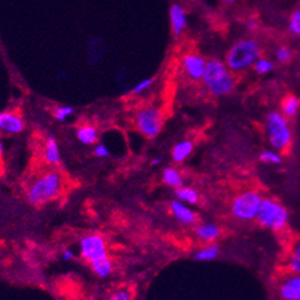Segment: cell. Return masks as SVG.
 Segmentation results:
<instances>
[{
  "label": "cell",
  "mask_w": 300,
  "mask_h": 300,
  "mask_svg": "<svg viewBox=\"0 0 300 300\" xmlns=\"http://www.w3.org/2000/svg\"><path fill=\"white\" fill-rule=\"evenodd\" d=\"M63 190V176L58 170H47L41 174L27 190V200L31 205L41 206L59 196Z\"/></svg>",
  "instance_id": "cell-1"
},
{
  "label": "cell",
  "mask_w": 300,
  "mask_h": 300,
  "mask_svg": "<svg viewBox=\"0 0 300 300\" xmlns=\"http://www.w3.org/2000/svg\"><path fill=\"white\" fill-rule=\"evenodd\" d=\"M203 82L209 89V92L215 96L230 94L235 86V80L228 70L227 65L217 59L207 62Z\"/></svg>",
  "instance_id": "cell-2"
},
{
  "label": "cell",
  "mask_w": 300,
  "mask_h": 300,
  "mask_svg": "<svg viewBox=\"0 0 300 300\" xmlns=\"http://www.w3.org/2000/svg\"><path fill=\"white\" fill-rule=\"evenodd\" d=\"M261 47L254 40L236 42L227 55V67L234 71L245 70L260 58Z\"/></svg>",
  "instance_id": "cell-3"
},
{
  "label": "cell",
  "mask_w": 300,
  "mask_h": 300,
  "mask_svg": "<svg viewBox=\"0 0 300 300\" xmlns=\"http://www.w3.org/2000/svg\"><path fill=\"white\" fill-rule=\"evenodd\" d=\"M266 133L271 146L277 151H282L290 145V128L281 113L272 112L268 114L266 120Z\"/></svg>",
  "instance_id": "cell-4"
},
{
  "label": "cell",
  "mask_w": 300,
  "mask_h": 300,
  "mask_svg": "<svg viewBox=\"0 0 300 300\" xmlns=\"http://www.w3.org/2000/svg\"><path fill=\"white\" fill-rule=\"evenodd\" d=\"M256 220L263 227L277 230L283 228L287 224L288 211L286 209V207L282 206L281 203L276 202L274 200L262 199Z\"/></svg>",
  "instance_id": "cell-5"
},
{
  "label": "cell",
  "mask_w": 300,
  "mask_h": 300,
  "mask_svg": "<svg viewBox=\"0 0 300 300\" xmlns=\"http://www.w3.org/2000/svg\"><path fill=\"white\" fill-rule=\"evenodd\" d=\"M136 127L147 139H155L163 127V116L160 109L154 107L142 108L136 114Z\"/></svg>",
  "instance_id": "cell-6"
},
{
  "label": "cell",
  "mask_w": 300,
  "mask_h": 300,
  "mask_svg": "<svg viewBox=\"0 0 300 300\" xmlns=\"http://www.w3.org/2000/svg\"><path fill=\"white\" fill-rule=\"evenodd\" d=\"M262 197L254 191H248L235 197L232 203V212L236 218L250 221L257 217Z\"/></svg>",
  "instance_id": "cell-7"
},
{
  "label": "cell",
  "mask_w": 300,
  "mask_h": 300,
  "mask_svg": "<svg viewBox=\"0 0 300 300\" xmlns=\"http://www.w3.org/2000/svg\"><path fill=\"white\" fill-rule=\"evenodd\" d=\"M80 255L89 265L109 256L107 251L106 240L101 234L97 233H91L82 236L80 240Z\"/></svg>",
  "instance_id": "cell-8"
},
{
  "label": "cell",
  "mask_w": 300,
  "mask_h": 300,
  "mask_svg": "<svg viewBox=\"0 0 300 300\" xmlns=\"http://www.w3.org/2000/svg\"><path fill=\"white\" fill-rule=\"evenodd\" d=\"M184 69L191 80L199 81L203 79L206 70V60L197 54H188L184 56Z\"/></svg>",
  "instance_id": "cell-9"
},
{
  "label": "cell",
  "mask_w": 300,
  "mask_h": 300,
  "mask_svg": "<svg viewBox=\"0 0 300 300\" xmlns=\"http://www.w3.org/2000/svg\"><path fill=\"white\" fill-rule=\"evenodd\" d=\"M25 129V123L17 113H0V130L7 134H20Z\"/></svg>",
  "instance_id": "cell-10"
},
{
  "label": "cell",
  "mask_w": 300,
  "mask_h": 300,
  "mask_svg": "<svg viewBox=\"0 0 300 300\" xmlns=\"http://www.w3.org/2000/svg\"><path fill=\"white\" fill-rule=\"evenodd\" d=\"M170 23H172V34L179 37L187 27V14L184 8L179 4H173L169 11Z\"/></svg>",
  "instance_id": "cell-11"
},
{
  "label": "cell",
  "mask_w": 300,
  "mask_h": 300,
  "mask_svg": "<svg viewBox=\"0 0 300 300\" xmlns=\"http://www.w3.org/2000/svg\"><path fill=\"white\" fill-rule=\"evenodd\" d=\"M170 209H172L174 217L183 224H194L196 222V215L191 208H189L187 205H184L180 201L175 200L170 203Z\"/></svg>",
  "instance_id": "cell-12"
},
{
  "label": "cell",
  "mask_w": 300,
  "mask_h": 300,
  "mask_svg": "<svg viewBox=\"0 0 300 300\" xmlns=\"http://www.w3.org/2000/svg\"><path fill=\"white\" fill-rule=\"evenodd\" d=\"M280 294L283 300H300V275L284 281L280 288Z\"/></svg>",
  "instance_id": "cell-13"
},
{
  "label": "cell",
  "mask_w": 300,
  "mask_h": 300,
  "mask_svg": "<svg viewBox=\"0 0 300 300\" xmlns=\"http://www.w3.org/2000/svg\"><path fill=\"white\" fill-rule=\"evenodd\" d=\"M44 158H46V162L50 166H58L60 160H62L60 158L59 145L53 135H49L47 137L46 146H44Z\"/></svg>",
  "instance_id": "cell-14"
},
{
  "label": "cell",
  "mask_w": 300,
  "mask_h": 300,
  "mask_svg": "<svg viewBox=\"0 0 300 300\" xmlns=\"http://www.w3.org/2000/svg\"><path fill=\"white\" fill-rule=\"evenodd\" d=\"M193 148H194V145L191 141L185 140V141H182V142L176 143L172 149L173 161L175 162V163H182V162H184L189 156L191 155Z\"/></svg>",
  "instance_id": "cell-15"
},
{
  "label": "cell",
  "mask_w": 300,
  "mask_h": 300,
  "mask_svg": "<svg viewBox=\"0 0 300 300\" xmlns=\"http://www.w3.org/2000/svg\"><path fill=\"white\" fill-rule=\"evenodd\" d=\"M76 137L82 145H94L98 139L97 130L92 125H82L77 129Z\"/></svg>",
  "instance_id": "cell-16"
},
{
  "label": "cell",
  "mask_w": 300,
  "mask_h": 300,
  "mask_svg": "<svg viewBox=\"0 0 300 300\" xmlns=\"http://www.w3.org/2000/svg\"><path fill=\"white\" fill-rule=\"evenodd\" d=\"M221 229L220 227H217L216 224L212 223H205L201 224L196 228V235L199 236L201 240H205V242H211L215 240L220 235Z\"/></svg>",
  "instance_id": "cell-17"
},
{
  "label": "cell",
  "mask_w": 300,
  "mask_h": 300,
  "mask_svg": "<svg viewBox=\"0 0 300 300\" xmlns=\"http://www.w3.org/2000/svg\"><path fill=\"white\" fill-rule=\"evenodd\" d=\"M89 266H91V269L94 271V274L101 278L108 277L113 271V263L109 256L104 257V259L97 261V262L91 263Z\"/></svg>",
  "instance_id": "cell-18"
},
{
  "label": "cell",
  "mask_w": 300,
  "mask_h": 300,
  "mask_svg": "<svg viewBox=\"0 0 300 300\" xmlns=\"http://www.w3.org/2000/svg\"><path fill=\"white\" fill-rule=\"evenodd\" d=\"M163 182L166 183L168 187L178 189L183 187V178L180 173L174 168H164L163 169Z\"/></svg>",
  "instance_id": "cell-19"
},
{
  "label": "cell",
  "mask_w": 300,
  "mask_h": 300,
  "mask_svg": "<svg viewBox=\"0 0 300 300\" xmlns=\"http://www.w3.org/2000/svg\"><path fill=\"white\" fill-rule=\"evenodd\" d=\"M175 195L179 201L191 203V205H194V203H196L197 201H199V194H197V191L193 188L180 187L178 189H175Z\"/></svg>",
  "instance_id": "cell-20"
},
{
  "label": "cell",
  "mask_w": 300,
  "mask_h": 300,
  "mask_svg": "<svg viewBox=\"0 0 300 300\" xmlns=\"http://www.w3.org/2000/svg\"><path fill=\"white\" fill-rule=\"evenodd\" d=\"M300 101L295 96H287L282 102V110H283L284 115L287 116H294L296 115L299 110Z\"/></svg>",
  "instance_id": "cell-21"
},
{
  "label": "cell",
  "mask_w": 300,
  "mask_h": 300,
  "mask_svg": "<svg viewBox=\"0 0 300 300\" xmlns=\"http://www.w3.org/2000/svg\"><path fill=\"white\" fill-rule=\"evenodd\" d=\"M220 254V248L217 245H208V247L201 249L194 255V259L196 261H212Z\"/></svg>",
  "instance_id": "cell-22"
},
{
  "label": "cell",
  "mask_w": 300,
  "mask_h": 300,
  "mask_svg": "<svg viewBox=\"0 0 300 300\" xmlns=\"http://www.w3.org/2000/svg\"><path fill=\"white\" fill-rule=\"evenodd\" d=\"M73 113H74V108L69 106H59L53 109L54 118L59 120V122H65V120L68 119V116H70Z\"/></svg>",
  "instance_id": "cell-23"
},
{
  "label": "cell",
  "mask_w": 300,
  "mask_h": 300,
  "mask_svg": "<svg viewBox=\"0 0 300 300\" xmlns=\"http://www.w3.org/2000/svg\"><path fill=\"white\" fill-rule=\"evenodd\" d=\"M260 160L267 164H280L282 162V157L276 151L266 149L260 155Z\"/></svg>",
  "instance_id": "cell-24"
},
{
  "label": "cell",
  "mask_w": 300,
  "mask_h": 300,
  "mask_svg": "<svg viewBox=\"0 0 300 300\" xmlns=\"http://www.w3.org/2000/svg\"><path fill=\"white\" fill-rule=\"evenodd\" d=\"M254 69L257 74H266L274 69V63L269 62L268 59L259 58L254 63Z\"/></svg>",
  "instance_id": "cell-25"
},
{
  "label": "cell",
  "mask_w": 300,
  "mask_h": 300,
  "mask_svg": "<svg viewBox=\"0 0 300 300\" xmlns=\"http://www.w3.org/2000/svg\"><path fill=\"white\" fill-rule=\"evenodd\" d=\"M290 268L294 274L300 275V240L294 248L292 257H290Z\"/></svg>",
  "instance_id": "cell-26"
},
{
  "label": "cell",
  "mask_w": 300,
  "mask_h": 300,
  "mask_svg": "<svg viewBox=\"0 0 300 300\" xmlns=\"http://www.w3.org/2000/svg\"><path fill=\"white\" fill-rule=\"evenodd\" d=\"M289 29L292 34L300 36V9L294 11V13L292 14V16H290Z\"/></svg>",
  "instance_id": "cell-27"
},
{
  "label": "cell",
  "mask_w": 300,
  "mask_h": 300,
  "mask_svg": "<svg viewBox=\"0 0 300 300\" xmlns=\"http://www.w3.org/2000/svg\"><path fill=\"white\" fill-rule=\"evenodd\" d=\"M154 82H155V77H149V79H146V80L141 81V82L137 83V85L135 86L133 89H131V94H133V95H139V94H141V92L146 91V89L148 88V87L151 86Z\"/></svg>",
  "instance_id": "cell-28"
},
{
  "label": "cell",
  "mask_w": 300,
  "mask_h": 300,
  "mask_svg": "<svg viewBox=\"0 0 300 300\" xmlns=\"http://www.w3.org/2000/svg\"><path fill=\"white\" fill-rule=\"evenodd\" d=\"M276 58H277L278 62L281 63H288L290 59H292V52H290L288 48L282 47L280 49H277L276 52Z\"/></svg>",
  "instance_id": "cell-29"
},
{
  "label": "cell",
  "mask_w": 300,
  "mask_h": 300,
  "mask_svg": "<svg viewBox=\"0 0 300 300\" xmlns=\"http://www.w3.org/2000/svg\"><path fill=\"white\" fill-rule=\"evenodd\" d=\"M95 156L96 157H100V158H106L109 156V149L107 148L106 145H102V143H98L97 146H96L95 148Z\"/></svg>",
  "instance_id": "cell-30"
},
{
  "label": "cell",
  "mask_w": 300,
  "mask_h": 300,
  "mask_svg": "<svg viewBox=\"0 0 300 300\" xmlns=\"http://www.w3.org/2000/svg\"><path fill=\"white\" fill-rule=\"evenodd\" d=\"M110 300H131V296L128 290L122 289V290H116V292L112 295Z\"/></svg>",
  "instance_id": "cell-31"
},
{
  "label": "cell",
  "mask_w": 300,
  "mask_h": 300,
  "mask_svg": "<svg viewBox=\"0 0 300 300\" xmlns=\"http://www.w3.org/2000/svg\"><path fill=\"white\" fill-rule=\"evenodd\" d=\"M62 256H63V260L64 261H71V260H74L75 253H74V250H71V249H65V250L63 251Z\"/></svg>",
  "instance_id": "cell-32"
},
{
  "label": "cell",
  "mask_w": 300,
  "mask_h": 300,
  "mask_svg": "<svg viewBox=\"0 0 300 300\" xmlns=\"http://www.w3.org/2000/svg\"><path fill=\"white\" fill-rule=\"evenodd\" d=\"M257 27V21L251 19V20H248L247 22V28L249 29V31H254V29H256Z\"/></svg>",
  "instance_id": "cell-33"
},
{
  "label": "cell",
  "mask_w": 300,
  "mask_h": 300,
  "mask_svg": "<svg viewBox=\"0 0 300 300\" xmlns=\"http://www.w3.org/2000/svg\"><path fill=\"white\" fill-rule=\"evenodd\" d=\"M3 161H4V146H3L2 140H0V169H2Z\"/></svg>",
  "instance_id": "cell-34"
},
{
  "label": "cell",
  "mask_w": 300,
  "mask_h": 300,
  "mask_svg": "<svg viewBox=\"0 0 300 300\" xmlns=\"http://www.w3.org/2000/svg\"><path fill=\"white\" fill-rule=\"evenodd\" d=\"M161 161H162V158H155V160L152 161V164H154V166H156V164H160Z\"/></svg>",
  "instance_id": "cell-35"
},
{
  "label": "cell",
  "mask_w": 300,
  "mask_h": 300,
  "mask_svg": "<svg viewBox=\"0 0 300 300\" xmlns=\"http://www.w3.org/2000/svg\"><path fill=\"white\" fill-rule=\"evenodd\" d=\"M224 3H226V4H233L234 2H235V0H223Z\"/></svg>",
  "instance_id": "cell-36"
}]
</instances>
